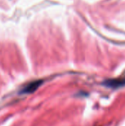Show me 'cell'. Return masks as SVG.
<instances>
[{
	"label": "cell",
	"instance_id": "6da1fadb",
	"mask_svg": "<svg viewBox=\"0 0 125 126\" xmlns=\"http://www.w3.org/2000/svg\"><path fill=\"white\" fill-rule=\"evenodd\" d=\"M42 81L41 80H36V81H33L29 84H27L23 89H22V93L24 94H29V93H32L35 91H36L38 87L41 85Z\"/></svg>",
	"mask_w": 125,
	"mask_h": 126
}]
</instances>
